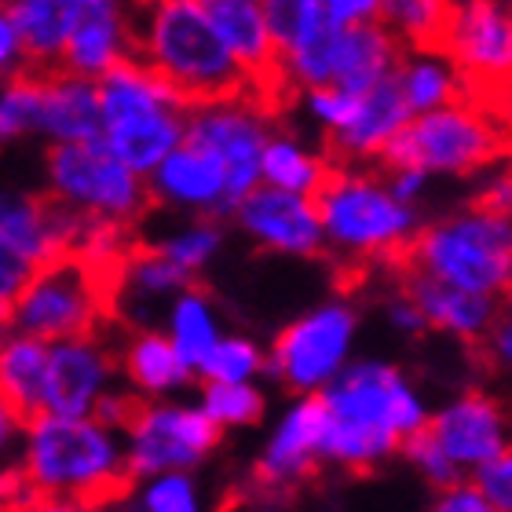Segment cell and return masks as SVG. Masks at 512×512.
I'll return each instance as SVG.
<instances>
[{
	"mask_svg": "<svg viewBox=\"0 0 512 512\" xmlns=\"http://www.w3.org/2000/svg\"><path fill=\"white\" fill-rule=\"evenodd\" d=\"M326 410L322 461L341 469H374L388 461L403 439L428 428V403L403 370L384 359L348 363L319 392Z\"/></svg>",
	"mask_w": 512,
	"mask_h": 512,
	"instance_id": "6da1fadb",
	"label": "cell"
},
{
	"mask_svg": "<svg viewBox=\"0 0 512 512\" xmlns=\"http://www.w3.org/2000/svg\"><path fill=\"white\" fill-rule=\"evenodd\" d=\"M15 465L30 494L70 505L118 498L128 476L121 432L99 425L96 417H30Z\"/></svg>",
	"mask_w": 512,
	"mask_h": 512,
	"instance_id": "7a4b0ae2",
	"label": "cell"
},
{
	"mask_svg": "<svg viewBox=\"0 0 512 512\" xmlns=\"http://www.w3.org/2000/svg\"><path fill=\"white\" fill-rule=\"evenodd\" d=\"M99 92V143L114 158L147 180L161 161L183 143L191 103L176 88L132 55L96 81Z\"/></svg>",
	"mask_w": 512,
	"mask_h": 512,
	"instance_id": "3957f363",
	"label": "cell"
},
{
	"mask_svg": "<svg viewBox=\"0 0 512 512\" xmlns=\"http://www.w3.org/2000/svg\"><path fill=\"white\" fill-rule=\"evenodd\" d=\"M136 59L187 103L246 92L249 81L209 26L202 0H158L136 19Z\"/></svg>",
	"mask_w": 512,
	"mask_h": 512,
	"instance_id": "277c9868",
	"label": "cell"
},
{
	"mask_svg": "<svg viewBox=\"0 0 512 512\" xmlns=\"http://www.w3.org/2000/svg\"><path fill=\"white\" fill-rule=\"evenodd\" d=\"M406 253L414 275L436 278L461 293L502 300L512 286V220L480 205L417 227Z\"/></svg>",
	"mask_w": 512,
	"mask_h": 512,
	"instance_id": "5b68a950",
	"label": "cell"
},
{
	"mask_svg": "<svg viewBox=\"0 0 512 512\" xmlns=\"http://www.w3.org/2000/svg\"><path fill=\"white\" fill-rule=\"evenodd\" d=\"M322 246L344 260H388L410 249L417 209L392 198L384 176L363 169H333L315 194Z\"/></svg>",
	"mask_w": 512,
	"mask_h": 512,
	"instance_id": "8992f818",
	"label": "cell"
},
{
	"mask_svg": "<svg viewBox=\"0 0 512 512\" xmlns=\"http://www.w3.org/2000/svg\"><path fill=\"white\" fill-rule=\"evenodd\" d=\"M502 118L483 99H458L443 110L410 118L381 158L388 169H417L432 176H469L502 158Z\"/></svg>",
	"mask_w": 512,
	"mask_h": 512,
	"instance_id": "52a82bcc",
	"label": "cell"
},
{
	"mask_svg": "<svg viewBox=\"0 0 512 512\" xmlns=\"http://www.w3.org/2000/svg\"><path fill=\"white\" fill-rule=\"evenodd\" d=\"M107 308V278L81 264L77 256H59L33 267L30 278L11 300V330L59 344L70 337L96 333Z\"/></svg>",
	"mask_w": 512,
	"mask_h": 512,
	"instance_id": "ba28073f",
	"label": "cell"
},
{
	"mask_svg": "<svg viewBox=\"0 0 512 512\" xmlns=\"http://www.w3.org/2000/svg\"><path fill=\"white\" fill-rule=\"evenodd\" d=\"M48 191L63 213L128 227L150 205L147 180L125 169L103 143L48 150Z\"/></svg>",
	"mask_w": 512,
	"mask_h": 512,
	"instance_id": "9c48e42d",
	"label": "cell"
},
{
	"mask_svg": "<svg viewBox=\"0 0 512 512\" xmlns=\"http://www.w3.org/2000/svg\"><path fill=\"white\" fill-rule=\"evenodd\" d=\"M271 132H275L271 128V114L249 92L194 103L187 110L183 143L209 154L224 169L231 216L260 187V154H264Z\"/></svg>",
	"mask_w": 512,
	"mask_h": 512,
	"instance_id": "30bf717a",
	"label": "cell"
},
{
	"mask_svg": "<svg viewBox=\"0 0 512 512\" xmlns=\"http://www.w3.org/2000/svg\"><path fill=\"white\" fill-rule=\"evenodd\" d=\"M355 337L359 311L348 300H322L278 333L264 374L282 381L293 395H319L352 363Z\"/></svg>",
	"mask_w": 512,
	"mask_h": 512,
	"instance_id": "8fae6325",
	"label": "cell"
},
{
	"mask_svg": "<svg viewBox=\"0 0 512 512\" xmlns=\"http://www.w3.org/2000/svg\"><path fill=\"white\" fill-rule=\"evenodd\" d=\"M121 443L128 476L150 480L165 472H194L220 447V432L194 403L161 399L136 406V414L121 428Z\"/></svg>",
	"mask_w": 512,
	"mask_h": 512,
	"instance_id": "7c38bea8",
	"label": "cell"
},
{
	"mask_svg": "<svg viewBox=\"0 0 512 512\" xmlns=\"http://www.w3.org/2000/svg\"><path fill=\"white\" fill-rule=\"evenodd\" d=\"M439 52L461 74L465 92L498 96L512 74V11L494 0H469L447 8Z\"/></svg>",
	"mask_w": 512,
	"mask_h": 512,
	"instance_id": "4fadbf2b",
	"label": "cell"
},
{
	"mask_svg": "<svg viewBox=\"0 0 512 512\" xmlns=\"http://www.w3.org/2000/svg\"><path fill=\"white\" fill-rule=\"evenodd\" d=\"M110 388H118V352L103 333L48 344L44 414L92 417Z\"/></svg>",
	"mask_w": 512,
	"mask_h": 512,
	"instance_id": "5bb4252c",
	"label": "cell"
},
{
	"mask_svg": "<svg viewBox=\"0 0 512 512\" xmlns=\"http://www.w3.org/2000/svg\"><path fill=\"white\" fill-rule=\"evenodd\" d=\"M428 436L454 461L461 476L509 454V414L491 392H461L428 414Z\"/></svg>",
	"mask_w": 512,
	"mask_h": 512,
	"instance_id": "9a60e30c",
	"label": "cell"
},
{
	"mask_svg": "<svg viewBox=\"0 0 512 512\" xmlns=\"http://www.w3.org/2000/svg\"><path fill=\"white\" fill-rule=\"evenodd\" d=\"M136 55V19L114 0H77L74 30L59 55V74L99 81Z\"/></svg>",
	"mask_w": 512,
	"mask_h": 512,
	"instance_id": "2e32d148",
	"label": "cell"
},
{
	"mask_svg": "<svg viewBox=\"0 0 512 512\" xmlns=\"http://www.w3.org/2000/svg\"><path fill=\"white\" fill-rule=\"evenodd\" d=\"M322 436H326V410L319 395H293V403L278 414L275 428L267 432L256 454V480L267 487H293L315 472L322 461Z\"/></svg>",
	"mask_w": 512,
	"mask_h": 512,
	"instance_id": "e0dca14e",
	"label": "cell"
},
{
	"mask_svg": "<svg viewBox=\"0 0 512 512\" xmlns=\"http://www.w3.org/2000/svg\"><path fill=\"white\" fill-rule=\"evenodd\" d=\"M235 220L256 246L271 249V253H282V256L326 253L319 213H315V198H297V194H282V191H271V187H256L246 202L235 209Z\"/></svg>",
	"mask_w": 512,
	"mask_h": 512,
	"instance_id": "ac0fdd59",
	"label": "cell"
},
{
	"mask_svg": "<svg viewBox=\"0 0 512 512\" xmlns=\"http://www.w3.org/2000/svg\"><path fill=\"white\" fill-rule=\"evenodd\" d=\"M74 227L77 216L55 202L26 191H0V246H8L30 271L70 253Z\"/></svg>",
	"mask_w": 512,
	"mask_h": 512,
	"instance_id": "d6986e66",
	"label": "cell"
},
{
	"mask_svg": "<svg viewBox=\"0 0 512 512\" xmlns=\"http://www.w3.org/2000/svg\"><path fill=\"white\" fill-rule=\"evenodd\" d=\"M147 194L150 202H161L165 209H176V213H198L205 220L209 216L213 220L216 216H231L224 169L209 154L187 147V143H180L158 169L150 172Z\"/></svg>",
	"mask_w": 512,
	"mask_h": 512,
	"instance_id": "ffe728a7",
	"label": "cell"
},
{
	"mask_svg": "<svg viewBox=\"0 0 512 512\" xmlns=\"http://www.w3.org/2000/svg\"><path fill=\"white\" fill-rule=\"evenodd\" d=\"M191 286V278L158 256L154 249H132L107 282V300L118 304L125 319L136 322V330H154V315H165L169 300Z\"/></svg>",
	"mask_w": 512,
	"mask_h": 512,
	"instance_id": "44dd1931",
	"label": "cell"
},
{
	"mask_svg": "<svg viewBox=\"0 0 512 512\" xmlns=\"http://www.w3.org/2000/svg\"><path fill=\"white\" fill-rule=\"evenodd\" d=\"M399 59H403V44L395 41V33L381 19L341 30L330 44V85L326 88L366 96L370 88L392 81Z\"/></svg>",
	"mask_w": 512,
	"mask_h": 512,
	"instance_id": "7402d4cb",
	"label": "cell"
},
{
	"mask_svg": "<svg viewBox=\"0 0 512 512\" xmlns=\"http://www.w3.org/2000/svg\"><path fill=\"white\" fill-rule=\"evenodd\" d=\"M103 118H99V92L96 81L70 74H44L41 77V103H37V132L52 147H77L96 143Z\"/></svg>",
	"mask_w": 512,
	"mask_h": 512,
	"instance_id": "603a6c76",
	"label": "cell"
},
{
	"mask_svg": "<svg viewBox=\"0 0 512 512\" xmlns=\"http://www.w3.org/2000/svg\"><path fill=\"white\" fill-rule=\"evenodd\" d=\"M406 300L417 308V315L425 319V330L450 333L458 341H483L491 326L502 319L498 300L476 297V293H461L454 286H443L436 278L410 275L406 282Z\"/></svg>",
	"mask_w": 512,
	"mask_h": 512,
	"instance_id": "cb8c5ba5",
	"label": "cell"
},
{
	"mask_svg": "<svg viewBox=\"0 0 512 512\" xmlns=\"http://www.w3.org/2000/svg\"><path fill=\"white\" fill-rule=\"evenodd\" d=\"M202 8L220 44L227 48V55L246 74V81H260V77L275 74V44L267 33L260 0H202Z\"/></svg>",
	"mask_w": 512,
	"mask_h": 512,
	"instance_id": "d4e9b609",
	"label": "cell"
},
{
	"mask_svg": "<svg viewBox=\"0 0 512 512\" xmlns=\"http://www.w3.org/2000/svg\"><path fill=\"white\" fill-rule=\"evenodd\" d=\"M118 374L132 384V395L143 403H161L176 395L194 381V370L172 352L161 330H136L121 344L118 352Z\"/></svg>",
	"mask_w": 512,
	"mask_h": 512,
	"instance_id": "484cf974",
	"label": "cell"
},
{
	"mask_svg": "<svg viewBox=\"0 0 512 512\" xmlns=\"http://www.w3.org/2000/svg\"><path fill=\"white\" fill-rule=\"evenodd\" d=\"M406 121H410V110H406L399 88L395 81H384V85L370 88L366 96H359L355 118L337 136H330V147L352 161L381 158L388 143L406 128Z\"/></svg>",
	"mask_w": 512,
	"mask_h": 512,
	"instance_id": "4316f807",
	"label": "cell"
},
{
	"mask_svg": "<svg viewBox=\"0 0 512 512\" xmlns=\"http://www.w3.org/2000/svg\"><path fill=\"white\" fill-rule=\"evenodd\" d=\"M395 88L403 96L410 118H421V114H432V110H443L450 103L465 99V85H461V74L450 66V59L439 48H414V52H403L399 66H395Z\"/></svg>",
	"mask_w": 512,
	"mask_h": 512,
	"instance_id": "83f0119b",
	"label": "cell"
},
{
	"mask_svg": "<svg viewBox=\"0 0 512 512\" xmlns=\"http://www.w3.org/2000/svg\"><path fill=\"white\" fill-rule=\"evenodd\" d=\"M8 15L15 22V33H19L26 66H41V70L55 74L66 37L74 30L77 0H15V4H8Z\"/></svg>",
	"mask_w": 512,
	"mask_h": 512,
	"instance_id": "f1b7e54d",
	"label": "cell"
},
{
	"mask_svg": "<svg viewBox=\"0 0 512 512\" xmlns=\"http://www.w3.org/2000/svg\"><path fill=\"white\" fill-rule=\"evenodd\" d=\"M330 172V158H322L319 150L293 132H271L260 154V187L297 198H315L322 183L330 180Z\"/></svg>",
	"mask_w": 512,
	"mask_h": 512,
	"instance_id": "f546056e",
	"label": "cell"
},
{
	"mask_svg": "<svg viewBox=\"0 0 512 512\" xmlns=\"http://www.w3.org/2000/svg\"><path fill=\"white\" fill-rule=\"evenodd\" d=\"M44 370H48L44 341L15 330L0 341V395L22 421L44 414Z\"/></svg>",
	"mask_w": 512,
	"mask_h": 512,
	"instance_id": "4dcf8cb0",
	"label": "cell"
},
{
	"mask_svg": "<svg viewBox=\"0 0 512 512\" xmlns=\"http://www.w3.org/2000/svg\"><path fill=\"white\" fill-rule=\"evenodd\" d=\"M161 333L165 341L172 344V352L180 355L183 363L198 370L202 359L213 352V344L224 337V326H220V315H216V304L209 300V293L187 286L183 293L169 300V308L161 315Z\"/></svg>",
	"mask_w": 512,
	"mask_h": 512,
	"instance_id": "1f68e13d",
	"label": "cell"
},
{
	"mask_svg": "<svg viewBox=\"0 0 512 512\" xmlns=\"http://www.w3.org/2000/svg\"><path fill=\"white\" fill-rule=\"evenodd\" d=\"M220 246H224V227L216 224V220L198 216L191 224H180L172 227L169 235H161L154 242V253L165 256L176 271H183V275L191 278L213 264V256L220 253Z\"/></svg>",
	"mask_w": 512,
	"mask_h": 512,
	"instance_id": "d6a6232c",
	"label": "cell"
},
{
	"mask_svg": "<svg viewBox=\"0 0 512 512\" xmlns=\"http://www.w3.org/2000/svg\"><path fill=\"white\" fill-rule=\"evenodd\" d=\"M264 363L267 352L253 337L224 333L194 370V377H202V384H256V377L264 374Z\"/></svg>",
	"mask_w": 512,
	"mask_h": 512,
	"instance_id": "836d02e7",
	"label": "cell"
},
{
	"mask_svg": "<svg viewBox=\"0 0 512 512\" xmlns=\"http://www.w3.org/2000/svg\"><path fill=\"white\" fill-rule=\"evenodd\" d=\"M194 406L216 432H224V428L256 425L267 410V395L260 384H202V395Z\"/></svg>",
	"mask_w": 512,
	"mask_h": 512,
	"instance_id": "e575fe53",
	"label": "cell"
},
{
	"mask_svg": "<svg viewBox=\"0 0 512 512\" xmlns=\"http://www.w3.org/2000/svg\"><path fill=\"white\" fill-rule=\"evenodd\" d=\"M381 22L395 33V41H410L414 48H436L443 22H447V4L439 0H388L381 4Z\"/></svg>",
	"mask_w": 512,
	"mask_h": 512,
	"instance_id": "d590c367",
	"label": "cell"
},
{
	"mask_svg": "<svg viewBox=\"0 0 512 512\" xmlns=\"http://www.w3.org/2000/svg\"><path fill=\"white\" fill-rule=\"evenodd\" d=\"M132 512H209L202 483L194 472H165L139 480V491L128 505Z\"/></svg>",
	"mask_w": 512,
	"mask_h": 512,
	"instance_id": "8d00e7d4",
	"label": "cell"
},
{
	"mask_svg": "<svg viewBox=\"0 0 512 512\" xmlns=\"http://www.w3.org/2000/svg\"><path fill=\"white\" fill-rule=\"evenodd\" d=\"M132 253L128 249V231L121 224H103V220H77L70 256L88 264L99 275H110L114 267Z\"/></svg>",
	"mask_w": 512,
	"mask_h": 512,
	"instance_id": "74e56055",
	"label": "cell"
},
{
	"mask_svg": "<svg viewBox=\"0 0 512 512\" xmlns=\"http://www.w3.org/2000/svg\"><path fill=\"white\" fill-rule=\"evenodd\" d=\"M37 103H41V77L22 74L0 85V147L37 132Z\"/></svg>",
	"mask_w": 512,
	"mask_h": 512,
	"instance_id": "f35d334b",
	"label": "cell"
},
{
	"mask_svg": "<svg viewBox=\"0 0 512 512\" xmlns=\"http://www.w3.org/2000/svg\"><path fill=\"white\" fill-rule=\"evenodd\" d=\"M300 107H304V114H308L326 136H337V132L348 128V121L355 118L359 96L341 92V88H308V92H300Z\"/></svg>",
	"mask_w": 512,
	"mask_h": 512,
	"instance_id": "ab89813d",
	"label": "cell"
},
{
	"mask_svg": "<svg viewBox=\"0 0 512 512\" xmlns=\"http://www.w3.org/2000/svg\"><path fill=\"white\" fill-rule=\"evenodd\" d=\"M399 450H403L406 458H410V465H414V469L421 472L432 487H439V491L465 483V476L454 469V461H450L447 454L436 447V439L428 436V432H417V436L403 439V447H399Z\"/></svg>",
	"mask_w": 512,
	"mask_h": 512,
	"instance_id": "60d3db41",
	"label": "cell"
},
{
	"mask_svg": "<svg viewBox=\"0 0 512 512\" xmlns=\"http://www.w3.org/2000/svg\"><path fill=\"white\" fill-rule=\"evenodd\" d=\"M472 491L480 494L483 502L498 512H512V454H502V458L487 461L476 472L465 476Z\"/></svg>",
	"mask_w": 512,
	"mask_h": 512,
	"instance_id": "b9f144b4",
	"label": "cell"
},
{
	"mask_svg": "<svg viewBox=\"0 0 512 512\" xmlns=\"http://www.w3.org/2000/svg\"><path fill=\"white\" fill-rule=\"evenodd\" d=\"M26 74V55H22L19 33L8 15V4H0V85Z\"/></svg>",
	"mask_w": 512,
	"mask_h": 512,
	"instance_id": "7bdbcfd3",
	"label": "cell"
},
{
	"mask_svg": "<svg viewBox=\"0 0 512 512\" xmlns=\"http://www.w3.org/2000/svg\"><path fill=\"white\" fill-rule=\"evenodd\" d=\"M136 395L132 392H125V388H110L107 395H103V399H99V406H96V421L99 425H107V428H114V432H121V428L128 425V417L136 414Z\"/></svg>",
	"mask_w": 512,
	"mask_h": 512,
	"instance_id": "ee69618b",
	"label": "cell"
},
{
	"mask_svg": "<svg viewBox=\"0 0 512 512\" xmlns=\"http://www.w3.org/2000/svg\"><path fill=\"white\" fill-rule=\"evenodd\" d=\"M330 15L341 30H352V26L381 19V0H330Z\"/></svg>",
	"mask_w": 512,
	"mask_h": 512,
	"instance_id": "f6af8a7d",
	"label": "cell"
},
{
	"mask_svg": "<svg viewBox=\"0 0 512 512\" xmlns=\"http://www.w3.org/2000/svg\"><path fill=\"white\" fill-rule=\"evenodd\" d=\"M384 183H388L395 202L406 205V209H414L417 198L428 191V176L417 169H392V176H384Z\"/></svg>",
	"mask_w": 512,
	"mask_h": 512,
	"instance_id": "bcb514c9",
	"label": "cell"
},
{
	"mask_svg": "<svg viewBox=\"0 0 512 512\" xmlns=\"http://www.w3.org/2000/svg\"><path fill=\"white\" fill-rule=\"evenodd\" d=\"M22 425H26V421H22V417L4 403V395H0V469L19 461Z\"/></svg>",
	"mask_w": 512,
	"mask_h": 512,
	"instance_id": "7dc6e473",
	"label": "cell"
},
{
	"mask_svg": "<svg viewBox=\"0 0 512 512\" xmlns=\"http://www.w3.org/2000/svg\"><path fill=\"white\" fill-rule=\"evenodd\" d=\"M432 512H498V509H491V505L483 502L469 483H458V487H447V491L436 494Z\"/></svg>",
	"mask_w": 512,
	"mask_h": 512,
	"instance_id": "c3c4849f",
	"label": "cell"
},
{
	"mask_svg": "<svg viewBox=\"0 0 512 512\" xmlns=\"http://www.w3.org/2000/svg\"><path fill=\"white\" fill-rule=\"evenodd\" d=\"M509 205H512V176L505 169H498V172L487 176V183H483L480 209L498 213V216H509Z\"/></svg>",
	"mask_w": 512,
	"mask_h": 512,
	"instance_id": "681fc988",
	"label": "cell"
},
{
	"mask_svg": "<svg viewBox=\"0 0 512 512\" xmlns=\"http://www.w3.org/2000/svg\"><path fill=\"white\" fill-rule=\"evenodd\" d=\"M26 278H30V267L22 264L8 246H0V304H11Z\"/></svg>",
	"mask_w": 512,
	"mask_h": 512,
	"instance_id": "f907efd6",
	"label": "cell"
},
{
	"mask_svg": "<svg viewBox=\"0 0 512 512\" xmlns=\"http://www.w3.org/2000/svg\"><path fill=\"white\" fill-rule=\"evenodd\" d=\"M30 498V487L22 480L19 465H4L0 469V512H11L15 505H22Z\"/></svg>",
	"mask_w": 512,
	"mask_h": 512,
	"instance_id": "816d5d0a",
	"label": "cell"
},
{
	"mask_svg": "<svg viewBox=\"0 0 512 512\" xmlns=\"http://www.w3.org/2000/svg\"><path fill=\"white\" fill-rule=\"evenodd\" d=\"M388 326H392L395 333H403V337H414V333L425 330V319L417 315V308L406 297H395L392 304H388Z\"/></svg>",
	"mask_w": 512,
	"mask_h": 512,
	"instance_id": "f5cc1de1",
	"label": "cell"
},
{
	"mask_svg": "<svg viewBox=\"0 0 512 512\" xmlns=\"http://www.w3.org/2000/svg\"><path fill=\"white\" fill-rule=\"evenodd\" d=\"M483 344H487V352H491V359L498 366H509L512 363V322L509 319H498L491 326V333L483 337Z\"/></svg>",
	"mask_w": 512,
	"mask_h": 512,
	"instance_id": "db71d44e",
	"label": "cell"
},
{
	"mask_svg": "<svg viewBox=\"0 0 512 512\" xmlns=\"http://www.w3.org/2000/svg\"><path fill=\"white\" fill-rule=\"evenodd\" d=\"M11 512H77V505L70 502H55V498H37V494H30L22 505H15Z\"/></svg>",
	"mask_w": 512,
	"mask_h": 512,
	"instance_id": "11a10c76",
	"label": "cell"
},
{
	"mask_svg": "<svg viewBox=\"0 0 512 512\" xmlns=\"http://www.w3.org/2000/svg\"><path fill=\"white\" fill-rule=\"evenodd\" d=\"M77 512H132L118 498H107V502H92V505H77Z\"/></svg>",
	"mask_w": 512,
	"mask_h": 512,
	"instance_id": "9f6ffc18",
	"label": "cell"
},
{
	"mask_svg": "<svg viewBox=\"0 0 512 512\" xmlns=\"http://www.w3.org/2000/svg\"><path fill=\"white\" fill-rule=\"evenodd\" d=\"M11 330V304H0V333Z\"/></svg>",
	"mask_w": 512,
	"mask_h": 512,
	"instance_id": "6f0895ef",
	"label": "cell"
},
{
	"mask_svg": "<svg viewBox=\"0 0 512 512\" xmlns=\"http://www.w3.org/2000/svg\"><path fill=\"white\" fill-rule=\"evenodd\" d=\"M256 512H275V509H256Z\"/></svg>",
	"mask_w": 512,
	"mask_h": 512,
	"instance_id": "680465c9",
	"label": "cell"
}]
</instances>
